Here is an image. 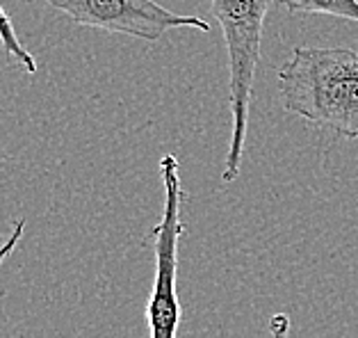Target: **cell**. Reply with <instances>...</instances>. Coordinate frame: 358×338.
<instances>
[{"label": "cell", "instance_id": "obj_1", "mask_svg": "<svg viewBox=\"0 0 358 338\" xmlns=\"http://www.w3.org/2000/svg\"><path fill=\"white\" fill-rule=\"evenodd\" d=\"M283 108L345 140L358 137V53L296 46L278 69Z\"/></svg>", "mask_w": 358, "mask_h": 338}, {"label": "cell", "instance_id": "obj_2", "mask_svg": "<svg viewBox=\"0 0 358 338\" xmlns=\"http://www.w3.org/2000/svg\"><path fill=\"white\" fill-rule=\"evenodd\" d=\"M269 3L272 0H210V14L224 32L226 57H229V108L233 115L231 144L222 171L224 183H233L240 176L249 131L253 80H256Z\"/></svg>", "mask_w": 358, "mask_h": 338}, {"label": "cell", "instance_id": "obj_3", "mask_svg": "<svg viewBox=\"0 0 358 338\" xmlns=\"http://www.w3.org/2000/svg\"><path fill=\"white\" fill-rule=\"evenodd\" d=\"M160 178L164 185L162 218L151 231L155 274L151 297L146 304L148 338H176L180 325V302L176 293L178 276V242L182 236V202L180 164L173 153L160 158Z\"/></svg>", "mask_w": 358, "mask_h": 338}, {"label": "cell", "instance_id": "obj_4", "mask_svg": "<svg viewBox=\"0 0 358 338\" xmlns=\"http://www.w3.org/2000/svg\"><path fill=\"white\" fill-rule=\"evenodd\" d=\"M73 23L139 41H158L169 30L194 28L210 32V23L199 16L176 14L155 0H43Z\"/></svg>", "mask_w": 358, "mask_h": 338}, {"label": "cell", "instance_id": "obj_5", "mask_svg": "<svg viewBox=\"0 0 358 338\" xmlns=\"http://www.w3.org/2000/svg\"><path fill=\"white\" fill-rule=\"evenodd\" d=\"M287 14H327L358 23V0H274Z\"/></svg>", "mask_w": 358, "mask_h": 338}, {"label": "cell", "instance_id": "obj_6", "mask_svg": "<svg viewBox=\"0 0 358 338\" xmlns=\"http://www.w3.org/2000/svg\"><path fill=\"white\" fill-rule=\"evenodd\" d=\"M0 44H3L7 57L14 59V62H19L28 73H32V76L37 73V59H34L30 50L21 44L19 34H16L14 25H12L10 14L3 10V5H0Z\"/></svg>", "mask_w": 358, "mask_h": 338}, {"label": "cell", "instance_id": "obj_7", "mask_svg": "<svg viewBox=\"0 0 358 338\" xmlns=\"http://www.w3.org/2000/svg\"><path fill=\"white\" fill-rule=\"evenodd\" d=\"M23 233H25V220H19V222H16L14 231L10 233V238H7L3 245H0V265H3L7 258L12 256V251L16 249V245H19L21 238H23Z\"/></svg>", "mask_w": 358, "mask_h": 338}, {"label": "cell", "instance_id": "obj_8", "mask_svg": "<svg viewBox=\"0 0 358 338\" xmlns=\"http://www.w3.org/2000/svg\"><path fill=\"white\" fill-rule=\"evenodd\" d=\"M269 334H272V338H287V334H290V316L274 314L269 318Z\"/></svg>", "mask_w": 358, "mask_h": 338}]
</instances>
